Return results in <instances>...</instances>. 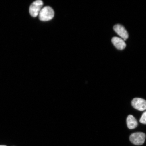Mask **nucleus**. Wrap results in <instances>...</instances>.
Segmentation results:
<instances>
[{
  "instance_id": "nucleus-2",
  "label": "nucleus",
  "mask_w": 146,
  "mask_h": 146,
  "mask_svg": "<svg viewBox=\"0 0 146 146\" xmlns=\"http://www.w3.org/2000/svg\"><path fill=\"white\" fill-rule=\"evenodd\" d=\"M43 5V3L41 0H37L33 2L29 8V12L33 17H36L39 15Z\"/></svg>"
},
{
  "instance_id": "nucleus-8",
  "label": "nucleus",
  "mask_w": 146,
  "mask_h": 146,
  "mask_svg": "<svg viewBox=\"0 0 146 146\" xmlns=\"http://www.w3.org/2000/svg\"><path fill=\"white\" fill-rule=\"evenodd\" d=\"M139 121L140 123L146 125V111L142 114Z\"/></svg>"
},
{
  "instance_id": "nucleus-3",
  "label": "nucleus",
  "mask_w": 146,
  "mask_h": 146,
  "mask_svg": "<svg viewBox=\"0 0 146 146\" xmlns=\"http://www.w3.org/2000/svg\"><path fill=\"white\" fill-rule=\"evenodd\" d=\"M146 135L142 132L133 133L129 137L131 142L135 145H143L145 142Z\"/></svg>"
},
{
  "instance_id": "nucleus-4",
  "label": "nucleus",
  "mask_w": 146,
  "mask_h": 146,
  "mask_svg": "<svg viewBox=\"0 0 146 146\" xmlns=\"http://www.w3.org/2000/svg\"><path fill=\"white\" fill-rule=\"evenodd\" d=\"M132 105L135 109L140 111L146 110V100L141 98H135L132 101Z\"/></svg>"
},
{
  "instance_id": "nucleus-6",
  "label": "nucleus",
  "mask_w": 146,
  "mask_h": 146,
  "mask_svg": "<svg viewBox=\"0 0 146 146\" xmlns=\"http://www.w3.org/2000/svg\"><path fill=\"white\" fill-rule=\"evenodd\" d=\"M112 42L115 46L119 50H123L125 49L126 46L125 41L121 38L117 37H113Z\"/></svg>"
},
{
  "instance_id": "nucleus-1",
  "label": "nucleus",
  "mask_w": 146,
  "mask_h": 146,
  "mask_svg": "<svg viewBox=\"0 0 146 146\" xmlns=\"http://www.w3.org/2000/svg\"><path fill=\"white\" fill-rule=\"evenodd\" d=\"M54 15L53 9L49 6H46L42 8L39 15L40 20L43 21H50L53 18Z\"/></svg>"
},
{
  "instance_id": "nucleus-7",
  "label": "nucleus",
  "mask_w": 146,
  "mask_h": 146,
  "mask_svg": "<svg viewBox=\"0 0 146 146\" xmlns=\"http://www.w3.org/2000/svg\"><path fill=\"white\" fill-rule=\"evenodd\" d=\"M127 127L129 129H134L137 127L138 125L137 121L135 118L132 115H129L127 117Z\"/></svg>"
},
{
  "instance_id": "nucleus-9",
  "label": "nucleus",
  "mask_w": 146,
  "mask_h": 146,
  "mask_svg": "<svg viewBox=\"0 0 146 146\" xmlns=\"http://www.w3.org/2000/svg\"><path fill=\"white\" fill-rule=\"evenodd\" d=\"M0 146H5V145H0Z\"/></svg>"
},
{
  "instance_id": "nucleus-5",
  "label": "nucleus",
  "mask_w": 146,
  "mask_h": 146,
  "mask_svg": "<svg viewBox=\"0 0 146 146\" xmlns=\"http://www.w3.org/2000/svg\"><path fill=\"white\" fill-rule=\"evenodd\" d=\"M114 30L120 37L125 41L129 38V34L125 27L121 25L117 24L113 27Z\"/></svg>"
}]
</instances>
